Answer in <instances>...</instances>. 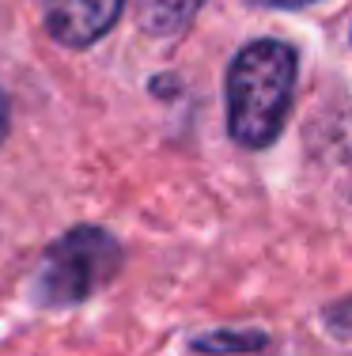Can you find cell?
Returning a JSON list of instances; mask_svg holds the SVG:
<instances>
[{
  "instance_id": "cell-1",
  "label": "cell",
  "mask_w": 352,
  "mask_h": 356,
  "mask_svg": "<svg viewBox=\"0 0 352 356\" xmlns=\"http://www.w3.org/2000/svg\"><path fill=\"white\" fill-rule=\"evenodd\" d=\"M296 49L276 38L250 42L228 69V133L239 148H269L280 137L296 91Z\"/></svg>"
},
{
  "instance_id": "cell-2",
  "label": "cell",
  "mask_w": 352,
  "mask_h": 356,
  "mask_svg": "<svg viewBox=\"0 0 352 356\" xmlns=\"http://www.w3.org/2000/svg\"><path fill=\"white\" fill-rule=\"evenodd\" d=\"M121 266V247L103 227H76L46 250L35 273V300L38 303H80L99 292Z\"/></svg>"
},
{
  "instance_id": "cell-3",
  "label": "cell",
  "mask_w": 352,
  "mask_h": 356,
  "mask_svg": "<svg viewBox=\"0 0 352 356\" xmlns=\"http://www.w3.org/2000/svg\"><path fill=\"white\" fill-rule=\"evenodd\" d=\"M125 0H46V31L61 46L83 49L117 23Z\"/></svg>"
},
{
  "instance_id": "cell-4",
  "label": "cell",
  "mask_w": 352,
  "mask_h": 356,
  "mask_svg": "<svg viewBox=\"0 0 352 356\" xmlns=\"http://www.w3.org/2000/svg\"><path fill=\"white\" fill-rule=\"evenodd\" d=\"M205 0H140V27L148 35H178L194 23Z\"/></svg>"
},
{
  "instance_id": "cell-5",
  "label": "cell",
  "mask_w": 352,
  "mask_h": 356,
  "mask_svg": "<svg viewBox=\"0 0 352 356\" xmlns=\"http://www.w3.org/2000/svg\"><path fill=\"white\" fill-rule=\"evenodd\" d=\"M265 345H269L265 334H250V330H239V334L216 330V334H208V337H197L194 349L197 353H250V349H265Z\"/></svg>"
},
{
  "instance_id": "cell-6",
  "label": "cell",
  "mask_w": 352,
  "mask_h": 356,
  "mask_svg": "<svg viewBox=\"0 0 352 356\" xmlns=\"http://www.w3.org/2000/svg\"><path fill=\"white\" fill-rule=\"evenodd\" d=\"M326 326L337 337H352V300H341L333 307H326Z\"/></svg>"
},
{
  "instance_id": "cell-7",
  "label": "cell",
  "mask_w": 352,
  "mask_h": 356,
  "mask_svg": "<svg viewBox=\"0 0 352 356\" xmlns=\"http://www.w3.org/2000/svg\"><path fill=\"white\" fill-rule=\"evenodd\" d=\"M254 4H265V8H303V4H315V0H254Z\"/></svg>"
},
{
  "instance_id": "cell-8",
  "label": "cell",
  "mask_w": 352,
  "mask_h": 356,
  "mask_svg": "<svg viewBox=\"0 0 352 356\" xmlns=\"http://www.w3.org/2000/svg\"><path fill=\"white\" fill-rule=\"evenodd\" d=\"M4 133H8V99L0 91V140H4Z\"/></svg>"
}]
</instances>
